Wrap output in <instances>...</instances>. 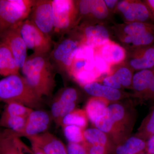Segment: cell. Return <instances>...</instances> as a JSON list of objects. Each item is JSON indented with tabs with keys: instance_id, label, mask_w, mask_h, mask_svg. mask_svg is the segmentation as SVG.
Wrapping results in <instances>:
<instances>
[{
	"instance_id": "cell-16",
	"label": "cell",
	"mask_w": 154,
	"mask_h": 154,
	"mask_svg": "<svg viewBox=\"0 0 154 154\" xmlns=\"http://www.w3.org/2000/svg\"><path fill=\"white\" fill-rule=\"evenodd\" d=\"M110 119L113 125L125 141L131 128L130 116L124 105L113 102L106 108L104 113Z\"/></svg>"
},
{
	"instance_id": "cell-10",
	"label": "cell",
	"mask_w": 154,
	"mask_h": 154,
	"mask_svg": "<svg viewBox=\"0 0 154 154\" xmlns=\"http://www.w3.org/2000/svg\"><path fill=\"white\" fill-rule=\"evenodd\" d=\"M28 19L44 34L54 33L51 0H36Z\"/></svg>"
},
{
	"instance_id": "cell-23",
	"label": "cell",
	"mask_w": 154,
	"mask_h": 154,
	"mask_svg": "<svg viewBox=\"0 0 154 154\" xmlns=\"http://www.w3.org/2000/svg\"><path fill=\"white\" fill-rule=\"evenodd\" d=\"M84 136L86 143L104 146L109 149L110 152L113 151L115 149L116 146L108 135L96 128L85 129Z\"/></svg>"
},
{
	"instance_id": "cell-34",
	"label": "cell",
	"mask_w": 154,
	"mask_h": 154,
	"mask_svg": "<svg viewBox=\"0 0 154 154\" xmlns=\"http://www.w3.org/2000/svg\"><path fill=\"white\" fill-rule=\"evenodd\" d=\"M85 148L88 154H108L109 149L104 146L93 145L84 142L82 143Z\"/></svg>"
},
{
	"instance_id": "cell-2",
	"label": "cell",
	"mask_w": 154,
	"mask_h": 154,
	"mask_svg": "<svg viewBox=\"0 0 154 154\" xmlns=\"http://www.w3.org/2000/svg\"><path fill=\"white\" fill-rule=\"evenodd\" d=\"M0 101L17 102L33 109L41 106L42 98L29 86L24 77L12 75L0 81Z\"/></svg>"
},
{
	"instance_id": "cell-28",
	"label": "cell",
	"mask_w": 154,
	"mask_h": 154,
	"mask_svg": "<svg viewBox=\"0 0 154 154\" xmlns=\"http://www.w3.org/2000/svg\"><path fill=\"white\" fill-rule=\"evenodd\" d=\"M154 135V107L144 119L135 136L146 142Z\"/></svg>"
},
{
	"instance_id": "cell-8",
	"label": "cell",
	"mask_w": 154,
	"mask_h": 154,
	"mask_svg": "<svg viewBox=\"0 0 154 154\" xmlns=\"http://www.w3.org/2000/svg\"><path fill=\"white\" fill-rule=\"evenodd\" d=\"M67 34L68 36H61L59 41L54 44L49 57L60 71L69 75L80 44L73 36Z\"/></svg>"
},
{
	"instance_id": "cell-12",
	"label": "cell",
	"mask_w": 154,
	"mask_h": 154,
	"mask_svg": "<svg viewBox=\"0 0 154 154\" xmlns=\"http://www.w3.org/2000/svg\"><path fill=\"white\" fill-rule=\"evenodd\" d=\"M0 42L6 44L14 55L19 69H22L27 57V48L20 35L17 25L0 33Z\"/></svg>"
},
{
	"instance_id": "cell-7",
	"label": "cell",
	"mask_w": 154,
	"mask_h": 154,
	"mask_svg": "<svg viewBox=\"0 0 154 154\" xmlns=\"http://www.w3.org/2000/svg\"><path fill=\"white\" fill-rule=\"evenodd\" d=\"M17 25L27 48L36 54L49 55L54 46L51 37L42 33L28 19Z\"/></svg>"
},
{
	"instance_id": "cell-13",
	"label": "cell",
	"mask_w": 154,
	"mask_h": 154,
	"mask_svg": "<svg viewBox=\"0 0 154 154\" xmlns=\"http://www.w3.org/2000/svg\"><path fill=\"white\" fill-rule=\"evenodd\" d=\"M134 72L124 62L113 66L110 74L103 77L99 82L120 91L124 89H132Z\"/></svg>"
},
{
	"instance_id": "cell-1",
	"label": "cell",
	"mask_w": 154,
	"mask_h": 154,
	"mask_svg": "<svg viewBox=\"0 0 154 154\" xmlns=\"http://www.w3.org/2000/svg\"><path fill=\"white\" fill-rule=\"evenodd\" d=\"M22 70L28 85L39 97L51 95L55 83L49 55L33 54L27 57Z\"/></svg>"
},
{
	"instance_id": "cell-3",
	"label": "cell",
	"mask_w": 154,
	"mask_h": 154,
	"mask_svg": "<svg viewBox=\"0 0 154 154\" xmlns=\"http://www.w3.org/2000/svg\"><path fill=\"white\" fill-rule=\"evenodd\" d=\"M110 30L126 50L154 45L152 23L125 22L114 24Z\"/></svg>"
},
{
	"instance_id": "cell-6",
	"label": "cell",
	"mask_w": 154,
	"mask_h": 154,
	"mask_svg": "<svg viewBox=\"0 0 154 154\" xmlns=\"http://www.w3.org/2000/svg\"><path fill=\"white\" fill-rule=\"evenodd\" d=\"M68 33L76 38L80 45L94 48L111 40V30L105 23L82 22Z\"/></svg>"
},
{
	"instance_id": "cell-25",
	"label": "cell",
	"mask_w": 154,
	"mask_h": 154,
	"mask_svg": "<svg viewBox=\"0 0 154 154\" xmlns=\"http://www.w3.org/2000/svg\"><path fill=\"white\" fill-rule=\"evenodd\" d=\"M110 102L107 99L92 96L86 103L85 110L89 120L94 124L95 120L102 115Z\"/></svg>"
},
{
	"instance_id": "cell-32",
	"label": "cell",
	"mask_w": 154,
	"mask_h": 154,
	"mask_svg": "<svg viewBox=\"0 0 154 154\" xmlns=\"http://www.w3.org/2000/svg\"><path fill=\"white\" fill-rule=\"evenodd\" d=\"M79 96V92L75 88H65L59 92L55 99H58L65 103L78 102Z\"/></svg>"
},
{
	"instance_id": "cell-31",
	"label": "cell",
	"mask_w": 154,
	"mask_h": 154,
	"mask_svg": "<svg viewBox=\"0 0 154 154\" xmlns=\"http://www.w3.org/2000/svg\"><path fill=\"white\" fill-rule=\"evenodd\" d=\"M33 109L17 102L6 103L3 113L11 116L27 118Z\"/></svg>"
},
{
	"instance_id": "cell-5",
	"label": "cell",
	"mask_w": 154,
	"mask_h": 154,
	"mask_svg": "<svg viewBox=\"0 0 154 154\" xmlns=\"http://www.w3.org/2000/svg\"><path fill=\"white\" fill-rule=\"evenodd\" d=\"M36 0H0V33L28 19Z\"/></svg>"
},
{
	"instance_id": "cell-9",
	"label": "cell",
	"mask_w": 154,
	"mask_h": 154,
	"mask_svg": "<svg viewBox=\"0 0 154 154\" xmlns=\"http://www.w3.org/2000/svg\"><path fill=\"white\" fill-rule=\"evenodd\" d=\"M76 2L80 23L82 22L106 24L110 20L112 14L104 0H80L76 1Z\"/></svg>"
},
{
	"instance_id": "cell-35",
	"label": "cell",
	"mask_w": 154,
	"mask_h": 154,
	"mask_svg": "<svg viewBox=\"0 0 154 154\" xmlns=\"http://www.w3.org/2000/svg\"><path fill=\"white\" fill-rule=\"evenodd\" d=\"M66 147L68 154H88L82 144L69 143Z\"/></svg>"
},
{
	"instance_id": "cell-17",
	"label": "cell",
	"mask_w": 154,
	"mask_h": 154,
	"mask_svg": "<svg viewBox=\"0 0 154 154\" xmlns=\"http://www.w3.org/2000/svg\"><path fill=\"white\" fill-rule=\"evenodd\" d=\"M31 144L36 146L45 154H68L66 146L62 141L49 132L29 137Z\"/></svg>"
},
{
	"instance_id": "cell-19",
	"label": "cell",
	"mask_w": 154,
	"mask_h": 154,
	"mask_svg": "<svg viewBox=\"0 0 154 154\" xmlns=\"http://www.w3.org/2000/svg\"><path fill=\"white\" fill-rule=\"evenodd\" d=\"M94 51L95 54L101 57L112 67L123 63L126 59V49L111 39L94 48Z\"/></svg>"
},
{
	"instance_id": "cell-33",
	"label": "cell",
	"mask_w": 154,
	"mask_h": 154,
	"mask_svg": "<svg viewBox=\"0 0 154 154\" xmlns=\"http://www.w3.org/2000/svg\"><path fill=\"white\" fill-rule=\"evenodd\" d=\"M95 69L102 75H107L110 74L112 67L102 58L95 54Z\"/></svg>"
},
{
	"instance_id": "cell-15",
	"label": "cell",
	"mask_w": 154,
	"mask_h": 154,
	"mask_svg": "<svg viewBox=\"0 0 154 154\" xmlns=\"http://www.w3.org/2000/svg\"><path fill=\"white\" fill-rule=\"evenodd\" d=\"M52 120L51 115L46 111L33 110L27 117L25 128L19 137L27 138L46 132Z\"/></svg>"
},
{
	"instance_id": "cell-22",
	"label": "cell",
	"mask_w": 154,
	"mask_h": 154,
	"mask_svg": "<svg viewBox=\"0 0 154 154\" xmlns=\"http://www.w3.org/2000/svg\"><path fill=\"white\" fill-rule=\"evenodd\" d=\"M19 69L9 47L0 42V75L5 77L19 75Z\"/></svg>"
},
{
	"instance_id": "cell-39",
	"label": "cell",
	"mask_w": 154,
	"mask_h": 154,
	"mask_svg": "<svg viewBox=\"0 0 154 154\" xmlns=\"http://www.w3.org/2000/svg\"><path fill=\"white\" fill-rule=\"evenodd\" d=\"M143 2L149 9L152 22L154 24V0H144Z\"/></svg>"
},
{
	"instance_id": "cell-24",
	"label": "cell",
	"mask_w": 154,
	"mask_h": 154,
	"mask_svg": "<svg viewBox=\"0 0 154 154\" xmlns=\"http://www.w3.org/2000/svg\"><path fill=\"white\" fill-rule=\"evenodd\" d=\"M146 142L136 136L127 139L116 146L115 154H141L145 150Z\"/></svg>"
},
{
	"instance_id": "cell-4",
	"label": "cell",
	"mask_w": 154,
	"mask_h": 154,
	"mask_svg": "<svg viewBox=\"0 0 154 154\" xmlns=\"http://www.w3.org/2000/svg\"><path fill=\"white\" fill-rule=\"evenodd\" d=\"M54 33L63 36L80 23L76 1L51 0Z\"/></svg>"
},
{
	"instance_id": "cell-38",
	"label": "cell",
	"mask_w": 154,
	"mask_h": 154,
	"mask_svg": "<svg viewBox=\"0 0 154 154\" xmlns=\"http://www.w3.org/2000/svg\"><path fill=\"white\" fill-rule=\"evenodd\" d=\"M145 150L146 154H154V135L147 141Z\"/></svg>"
},
{
	"instance_id": "cell-27",
	"label": "cell",
	"mask_w": 154,
	"mask_h": 154,
	"mask_svg": "<svg viewBox=\"0 0 154 154\" xmlns=\"http://www.w3.org/2000/svg\"><path fill=\"white\" fill-rule=\"evenodd\" d=\"M88 118L85 110L75 109L66 116L62 121L61 125H73L85 129L88 124Z\"/></svg>"
},
{
	"instance_id": "cell-36",
	"label": "cell",
	"mask_w": 154,
	"mask_h": 154,
	"mask_svg": "<svg viewBox=\"0 0 154 154\" xmlns=\"http://www.w3.org/2000/svg\"><path fill=\"white\" fill-rule=\"evenodd\" d=\"M143 100H154V78L149 87L143 97Z\"/></svg>"
},
{
	"instance_id": "cell-21",
	"label": "cell",
	"mask_w": 154,
	"mask_h": 154,
	"mask_svg": "<svg viewBox=\"0 0 154 154\" xmlns=\"http://www.w3.org/2000/svg\"><path fill=\"white\" fill-rule=\"evenodd\" d=\"M154 78V68L137 72L133 78L132 96L142 99Z\"/></svg>"
},
{
	"instance_id": "cell-18",
	"label": "cell",
	"mask_w": 154,
	"mask_h": 154,
	"mask_svg": "<svg viewBox=\"0 0 154 154\" xmlns=\"http://www.w3.org/2000/svg\"><path fill=\"white\" fill-rule=\"evenodd\" d=\"M33 154L32 150L20 139L19 135L11 130L0 128V154Z\"/></svg>"
},
{
	"instance_id": "cell-37",
	"label": "cell",
	"mask_w": 154,
	"mask_h": 154,
	"mask_svg": "<svg viewBox=\"0 0 154 154\" xmlns=\"http://www.w3.org/2000/svg\"><path fill=\"white\" fill-rule=\"evenodd\" d=\"M105 5L111 14L115 13L116 9L119 1L117 0H104Z\"/></svg>"
},
{
	"instance_id": "cell-29",
	"label": "cell",
	"mask_w": 154,
	"mask_h": 154,
	"mask_svg": "<svg viewBox=\"0 0 154 154\" xmlns=\"http://www.w3.org/2000/svg\"><path fill=\"white\" fill-rule=\"evenodd\" d=\"M72 78L80 86L83 87L91 83L99 82L102 77L94 69L91 71L83 69L73 75Z\"/></svg>"
},
{
	"instance_id": "cell-30",
	"label": "cell",
	"mask_w": 154,
	"mask_h": 154,
	"mask_svg": "<svg viewBox=\"0 0 154 154\" xmlns=\"http://www.w3.org/2000/svg\"><path fill=\"white\" fill-rule=\"evenodd\" d=\"M63 127L65 137L69 143L82 144L85 142L84 136L85 129L73 125H65Z\"/></svg>"
},
{
	"instance_id": "cell-14",
	"label": "cell",
	"mask_w": 154,
	"mask_h": 154,
	"mask_svg": "<svg viewBox=\"0 0 154 154\" xmlns=\"http://www.w3.org/2000/svg\"><path fill=\"white\" fill-rule=\"evenodd\" d=\"M126 51L124 62L134 71L154 68V45Z\"/></svg>"
},
{
	"instance_id": "cell-11",
	"label": "cell",
	"mask_w": 154,
	"mask_h": 154,
	"mask_svg": "<svg viewBox=\"0 0 154 154\" xmlns=\"http://www.w3.org/2000/svg\"><path fill=\"white\" fill-rule=\"evenodd\" d=\"M116 12L121 14L125 23L141 22L154 24L149 9L143 1H119Z\"/></svg>"
},
{
	"instance_id": "cell-41",
	"label": "cell",
	"mask_w": 154,
	"mask_h": 154,
	"mask_svg": "<svg viewBox=\"0 0 154 154\" xmlns=\"http://www.w3.org/2000/svg\"><path fill=\"white\" fill-rule=\"evenodd\" d=\"M145 154L143 153V154Z\"/></svg>"
},
{
	"instance_id": "cell-40",
	"label": "cell",
	"mask_w": 154,
	"mask_h": 154,
	"mask_svg": "<svg viewBox=\"0 0 154 154\" xmlns=\"http://www.w3.org/2000/svg\"><path fill=\"white\" fill-rule=\"evenodd\" d=\"M31 150L33 152V154H45L36 146L31 144Z\"/></svg>"
},
{
	"instance_id": "cell-26",
	"label": "cell",
	"mask_w": 154,
	"mask_h": 154,
	"mask_svg": "<svg viewBox=\"0 0 154 154\" xmlns=\"http://www.w3.org/2000/svg\"><path fill=\"white\" fill-rule=\"evenodd\" d=\"M27 118L3 113L0 118V127L13 131L19 136L25 128Z\"/></svg>"
},
{
	"instance_id": "cell-20",
	"label": "cell",
	"mask_w": 154,
	"mask_h": 154,
	"mask_svg": "<svg viewBox=\"0 0 154 154\" xmlns=\"http://www.w3.org/2000/svg\"><path fill=\"white\" fill-rule=\"evenodd\" d=\"M82 88L90 96L104 98L110 102H118L124 98L132 96V94L105 85L99 82L88 84Z\"/></svg>"
}]
</instances>
